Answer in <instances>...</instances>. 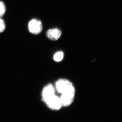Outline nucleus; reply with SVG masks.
Returning <instances> with one entry per match:
<instances>
[{
	"instance_id": "f257e3e1",
	"label": "nucleus",
	"mask_w": 122,
	"mask_h": 122,
	"mask_svg": "<svg viewBox=\"0 0 122 122\" xmlns=\"http://www.w3.org/2000/svg\"><path fill=\"white\" fill-rule=\"evenodd\" d=\"M56 89L59 93L75 94V89L71 82L64 79H59L55 84Z\"/></svg>"
},
{
	"instance_id": "f03ea898",
	"label": "nucleus",
	"mask_w": 122,
	"mask_h": 122,
	"mask_svg": "<svg viewBox=\"0 0 122 122\" xmlns=\"http://www.w3.org/2000/svg\"><path fill=\"white\" fill-rule=\"evenodd\" d=\"M28 28L30 32L37 35L41 33L43 26L41 21L36 19H33L29 22Z\"/></svg>"
},
{
	"instance_id": "7ed1b4c3",
	"label": "nucleus",
	"mask_w": 122,
	"mask_h": 122,
	"mask_svg": "<svg viewBox=\"0 0 122 122\" xmlns=\"http://www.w3.org/2000/svg\"><path fill=\"white\" fill-rule=\"evenodd\" d=\"M55 90L53 86L49 84L44 87L42 93V100L45 103L55 95Z\"/></svg>"
},
{
	"instance_id": "20e7f679",
	"label": "nucleus",
	"mask_w": 122,
	"mask_h": 122,
	"mask_svg": "<svg viewBox=\"0 0 122 122\" xmlns=\"http://www.w3.org/2000/svg\"><path fill=\"white\" fill-rule=\"evenodd\" d=\"M46 103L50 109L53 110H59L62 106L60 98L56 95L54 96Z\"/></svg>"
},
{
	"instance_id": "39448f33",
	"label": "nucleus",
	"mask_w": 122,
	"mask_h": 122,
	"mask_svg": "<svg viewBox=\"0 0 122 122\" xmlns=\"http://www.w3.org/2000/svg\"><path fill=\"white\" fill-rule=\"evenodd\" d=\"M74 94H62L60 98L62 106L67 107L70 106L73 102L74 98Z\"/></svg>"
},
{
	"instance_id": "423d86ee",
	"label": "nucleus",
	"mask_w": 122,
	"mask_h": 122,
	"mask_svg": "<svg viewBox=\"0 0 122 122\" xmlns=\"http://www.w3.org/2000/svg\"><path fill=\"white\" fill-rule=\"evenodd\" d=\"M61 34V30L58 29H51L46 33L47 37L52 41H57L59 39Z\"/></svg>"
},
{
	"instance_id": "0eeeda50",
	"label": "nucleus",
	"mask_w": 122,
	"mask_h": 122,
	"mask_svg": "<svg viewBox=\"0 0 122 122\" xmlns=\"http://www.w3.org/2000/svg\"><path fill=\"white\" fill-rule=\"evenodd\" d=\"M63 53L62 52H57L54 54V59L56 62H60L63 59Z\"/></svg>"
},
{
	"instance_id": "6e6552de",
	"label": "nucleus",
	"mask_w": 122,
	"mask_h": 122,
	"mask_svg": "<svg viewBox=\"0 0 122 122\" xmlns=\"http://www.w3.org/2000/svg\"><path fill=\"white\" fill-rule=\"evenodd\" d=\"M6 11V8L4 3L0 1V17L3 16Z\"/></svg>"
},
{
	"instance_id": "1a4fd4ad",
	"label": "nucleus",
	"mask_w": 122,
	"mask_h": 122,
	"mask_svg": "<svg viewBox=\"0 0 122 122\" xmlns=\"http://www.w3.org/2000/svg\"><path fill=\"white\" fill-rule=\"evenodd\" d=\"M5 29V25L4 20L0 18V33L3 32Z\"/></svg>"
}]
</instances>
